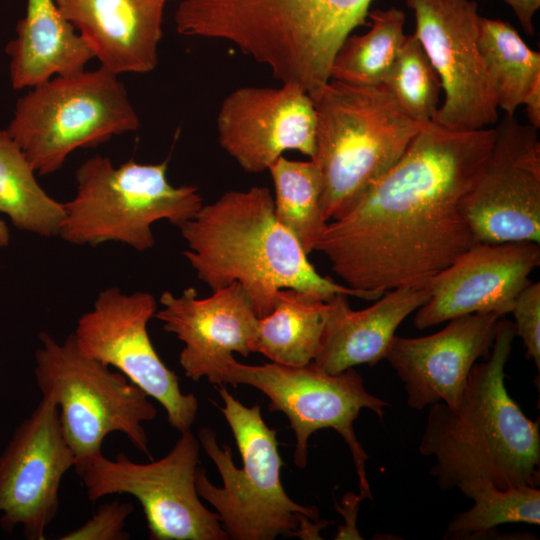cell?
<instances>
[{"instance_id": "3957f363", "label": "cell", "mask_w": 540, "mask_h": 540, "mask_svg": "<svg viewBox=\"0 0 540 540\" xmlns=\"http://www.w3.org/2000/svg\"><path fill=\"white\" fill-rule=\"evenodd\" d=\"M178 228L188 247L183 255L197 278L212 290L237 282L258 318L273 310L278 291L286 288L325 301L338 293L365 300L380 297L320 275L276 219L267 187L227 191Z\"/></svg>"}, {"instance_id": "ffe728a7", "label": "cell", "mask_w": 540, "mask_h": 540, "mask_svg": "<svg viewBox=\"0 0 540 540\" xmlns=\"http://www.w3.org/2000/svg\"><path fill=\"white\" fill-rule=\"evenodd\" d=\"M169 0H55L100 67L114 75L155 69Z\"/></svg>"}, {"instance_id": "277c9868", "label": "cell", "mask_w": 540, "mask_h": 540, "mask_svg": "<svg viewBox=\"0 0 540 540\" xmlns=\"http://www.w3.org/2000/svg\"><path fill=\"white\" fill-rule=\"evenodd\" d=\"M372 0H182L179 34L220 39L267 66L281 83L310 96L331 79L344 40L368 16Z\"/></svg>"}, {"instance_id": "7c38bea8", "label": "cell", "mask_w": 540, "mask_h": 540, "mask_svg": "<svg viewBox=\"0 0 540 540\" xmlns=\"http://www.w3.org/2000/svg\"><path fill=\"white\" fill-rule=\"evenodd\" d=\"M156 311L152 294H124L112 286L98 294L72 335L81 353L115 367L158 401L169 425L181 433L195 422L199 402L193 393L181 391L177 374L164 364L151 342L147 325Z\"/></svg>"}, {"instance_id": "e0dca14e", "label": "cell", "mask_w": 540, "mask_h": 540, "mask_svg": "<svg viewBox=\"0 0 540 540\" xmlns=\"http://www.w3.org/2000/svg\"><path fill=\"white\" fill-rule=\"evenodd\" d=\"M539 264L540 243L476 242L427 281L430 297L415 311L414 326L426 329L474 313L506 316Z\"/></svg>"}, {"instance_id": "e575fe53", "label": "cell", "mask_w": 540, "mask_h": 540, "mask_svg": "<svg viewBox=\"0 0 540 540\" xmlns=\"http://www.w3.org/2000/svg\"><path fill=\"white\" fill-rule=\"evenodd\" d=\"M9 230L5 222L0 218V248L6 247L9 244Z\"/></svg>"}, {"instance_id": "83f0119b", "label": "cell", "mask_w": 540, "mask_h": 540, "mask_svg": "<svg viewBox=\"0 0 540 540\" xmlns=\"http://www.w3.org/2000/svg\"><path fill=\"white\" fill-rule=\"evenodd\" d=\"M457 489L474 504L453 516L447 526L448 538L474 539L505 523L540 524L538 487L501 489L488 480L473 479L461 483Z\"/></svg>"}, {"instance_id": "7a4b0ae2", "label": "cell", "mask_w": 540, "mask_h": 540, "mask_svg": "<svg viewBox=\"0 0 540 540\" xmlns=\"http://www.w3.org/2000/svg\"><path fill=\"white\" fill-rule=\"evenodd\" d=\"M515 337L514 324L502 317L489 356L472 367L458 403L429 406L418 451L434 459L430 474L443 491L473 479L501 489L539 486V419H529L505 385Z\"/></svg>"}, {"instance_id": "836d02e7", "label": "cell", "mask_w": 540, "mask_h": 540, "mask_svg": "<svg viewBox=\"0 0 540 540\" xmlns=\"http://www.w3.org/2000/svg\"><path fill=\"white\" fill-rule=\"evenodd\" d=\"M529 125L540 127V79L536 80L523 99Z\"/></svg>"}, {"instance_id": "30bf717a", "label": "cell", "mask_w": 540, "mask_h": 540, "mask_svg": "<svg viewBox=\"0 0 540 540\" xmlns=\"http://www.w3.org/2000/svg\"><path fill=\"white\" fill-rule=\"evenodd\" d=\"M212 383L250 385L265 394L270 401L269 411H281L289 419L296 438L294 463L300 468L307 465L309 437L323 428L334 429L351 453L360 497L372 500L366 476L368 455L356 437L354 421L365 408L382 419L384 409L390 404L370 394L354 368L330 374L313 361L303 366L274 362L248 365L231 357Z\"/></svg>"}, {"instance_id": "4316f807", "label": "cell", "mask_w": 540, "mask_h": 540, "mask_svg": "<svg viewBox=\"0 0 540 540\" xmlns=\"http://www.w3.org/2000/svg\"><path fill=\"white\" fill-rule=\"evenodd\" d=\"M268 171L274 185V212L309 255L323 234L327 221L321 209L322 181L316 164L280 156Z\"/></svg>"}, {"instance_id": "52a82bcc", "label": "cell", "mask_w": 540, "mask_h": 540, "mask_svg": "<svg viewBox=\"0 0 540 540\" xmlns=\"http://www.w3.org/2000/svg\"><path fill=\"white\" fill-rule=\"evenodd\" d=\"M75 182L74 197L63 203L58 233L74 245L114 241L143 252L155 244V222L165 219L179 227L203 205L197 187L170 184L167 161L142 164L130 159L115 166L110 158L95 155L78 167Z\"/></svg>"}, {"instance_id": "5bb4252c", "label": "cell", "mask_w": 540, "mask_h": 540, "mask_svg": "<svg viewBox=\"0 0 540 540\" xmlns=\"http://www.w3.org/2000/svg\"><path fill=\"white\" fill-rule=\"evenodd\" d=\"M480 177L464 202L476 242L540 243L538 129L505 115Z\"/></svg>"}, {"instance_id": "d4e9b609", "label": "cell", "mask_w": 540, "mask_h": 540, "mask_svg": "<svg viewBox=\"0 0 540 540\" xmlns=\"http://www.w3.org/2000/svg\"><path fill=\"white\" fill-rule=\"evenodd\" d=\"M479 47L498 109L514 115L536 80L540 53L508 22L481 17Z\"/></svg>"}, {"instance_id": "9a60e30c", "label": "cell", "mask_w": 540, "mask_h": 540, "mask_svg": "<svg viewBox=\"0 0 540 540\" xmlns=\"http://www.w3.org/2000/svg\"><path fill=\"white\" fill-rule=\"evenodd\" d=\"M75 465L57 405L42 396L0 454V526H17L28 540H44L59 510L64 475Z\"/></svg>"}, {"instance_id": "ac0fdd59", "label": "cell", "mask_w": 540, "mask_h": 540, "mask_svg": "<svg viewBox=\"0 0 540 540\" xmlns=\"http://www.w3.org/2000/svg\"><path fill=\"white\" fill-rule=\"evenodd\" d=\"M504 316L468 314L449 320L442 330L428 336L395 335L384 359L403 382L409 407L423 410L437 402L455 406L472 367L489 356Z\"/></svg>"}, {"instance_id": "d6a6232c", "label": "cell", "mask_w": 540, "mask_h": 540, "mask_svg": "<svg viewBox=\"0 0 540 540\" xmlns=\"http://www.w3.org/2000/svg\"><path fill=\"white\" fill-rule=\"evenodd\" d=\"M361 500L363 499L360 497V495H355L354 493H348L343 498L345 508H339V510L346 519V525L343 528H340L336 536L337 539H361L357 529L355 528V518Z\"/></svg>"}, {"instance_id": "f1b7e54d", "label": "cell", "mask_w": 540, "mask_h": 540, "mask_svg": "<svg viewBox=\"0 0 540 540\" xmlns=\"http://www.w3.org/2000/svg\"><path fill=\"white\" fill-rule=\"evenodd\" d=\"M382 84L413 120L421 125L434 120L442 85L414 34L407 35Z\"/></svg>"}, {"instance_id": "7402d4cb", "label": "cell", "mask_w": 540, "mask_h": 540, "mask_svg": "<svg viewBox=\"0 0 540 540\" xmlns=\"http://www.w3.org/2000/svg\"><path fill=\"white\" fill-rule=\"evenodd\" d=\"M6 52L14 89L32 88L53 77L80 72L94 58L55 0H27L25 16Z\"/></svg>"}, {"instance_id": "ba28073f", "label": "cell", "mask_w": 540, "mask_h": 540, "mask_svg": "<svg viewBox=\"0 0 540 540\" xmlns=\"http://www.w3.org/2000/svg\"><path fill=\"white\" fill-rule=\"evenodd\" d=\"M39 339L35 380L42 396L57 405L76 473L102 453L105 437L114 432L150 457L143 423L153 420L157 410L149 396L121 372L81 353L72 334L62 343L46 332Z\"/></svg>"}, {"instance_id": "2e32d148", "label": "cell", "mask_w": 540, "mask_h": 540, "mask_svg": "<svg viewBox=\"0 0 540 540\" xmlns=\"http://www.w3.org/2000/svg\"><path fill=\"white\" fill-rule=\"evenodd\" d=\"M315 128L311 98L291 83L238 88L223 100L217 117L221 147L253 174L268 170L285 151L312 158Z\"/></svg>"}, {"instance_id": "4dcf8cb0", "label": "cell", "mask_w": 540, "mask_h": 540, "mask_svg": "<svg viewBox=\"0 0 540 540\" xmlns=\"http://www.w3.org/2000/svg\"><path fill=\"white\" fill-rule=\"evenodd\" d=\"M516 336L521 337L526 358L540 369V283L530 282L517 296L511 312Z\"/></svg>"}, {"instance_id": "6da1fadb", "label": "cell", "mask_w": 540, "mask_h": 540, "mask_svg": "<svg viewBox=\"0 0 540 540\" xmlns=\"http://www.w3.org/2000/svg\"><path fill=\"white\" fill-rule=\"evenodd\" d=\"M494 138V128L422 125L395 165L327 223L314 251L359 291L426 283L476 243L464 202Z\"/></svg>"}, {"instance_id": "484cf974", "label": "cell", "mask_w": 540, "mask_h": 540, "mask_svg": "<svg viewBox=\"0 0 540 540\" xmlns=\"http://www.w3.org/2000/svg\"><path fill=\"white\" fill-rule=\"evenodd\" d=\"M370 29L349 35L338 49L331 66V79L374 86L383 83L407 35L405 14L396 7L368 13Z\"/></svg>"}, {"instance_id": "5b68a950", "label": "cell", "mask_w": 540, "mask_h": 540, "mask_svg": "<svg viewBox=\"0 0 540 540\" xmlns=\"http://www.w3.org/2000/svg\"><path fill=\"white\" fill-rule=\"evenodd\" d=\"M218 392L224 402L218 408L232 430L243 465L237 468L232 449L220 446L212 429L201 428L198 440L223 485L212 484L198 467L195 485L199 497L215 508L229 539L273 540L281 535L319 539V531L330 523L320 520L316 507L300 505L285 492L277 432L265 423L260 406L243 405L223 384Z\"/></svg>"}, {"instance_id": "8fae6325", "label": "cell", "mask_w": 540, "mask_h": 540, "mask_svg": "<svg viewBox=\"0 0 540 540\" xmlns=\"http://www.w3.org/2000/svg\"><path fill=\"white\" fill-rule=\"evenodd\" d=\"M200 442L191 430L157 461L139 464L126 454L90 459L78 472L90 501L129 494L143 508L151 540H227L217 513L199 499L195 476Z\"/></svg>"}, {"instance_id": "f546056e", "label": "cell", "mask_w": 540, "mask_h": 540, "mask_svg": "<svg viewBox=\"0 0 540 540\" xmlns=\"http://www.w3.org/2000/svg\"><path fill=\"white\" fill-rule=\"evenodd\" d=\"M129 502L115 499L99 506L94 515L82 526L66 533L61 540H126L130 534L125 530L126 520L133 512Z\"/></svg>"}, {"instance_id": "1f68e13d", "label": "cell", "mask_w": 540, "mask_h": 540, "mask_svg": "<svg viewBox=\"0 0 540 540\" xmlns=\"http://www.w3.org/2000/svg\"><path fill=\"white\" fill-rule=\"evenodd\" d=\"M514 12L524 32L534 34V16L540 8V0H503Z\"/></svg>"}, {"instance_id": "d6986e66", "label": "cell", "mask_w": 540, "mask_h": 540, "mask_svg": "<svg viewBox=\"0 0 540 540\" xmlns=\"http://www.w3.org/2000/svg\"><path fill=\"white\" fill-rule=\"evenodd\" d=\"M154 317L184 347L179 362L185 376L213 382L218 370L237 352L248 356L257 333L258 317L245 290L237 282L199 297L193 287L179 296L164 291Z\"/></svg>"}, {"instance_id": "4fadbf2b", "label": "cell", "mask_w": 540, "mask_h": 540, "mask_svg": "<svg viewBox=\"0 0 540 540\" xmlns=\"http://www.w3.org/2000/svg\"><path fill=\"white\" fill-rule=\"evenodd\" d=\"M414 35L435 68L444 101L433 122L452 130L497 123L498 107L479 47L481 17L475 0H405Z\"/></svg>"}, {"instance_id": "9c48e42d", "label": "cell", "mask_w": 540, "mask_h": 540, "mask_svg": "<svg viewBox=\"0 0 540 540\" xmlns=\"http://www.w3.org/2000/svg\"><path fill=\"white\" fill-rule=\"evenodd\" d=\"M140 126L117 75L98 69L56 76L22 96L6 129L36 173L58 171L75 150Z\"/></svg>"}, {"instance_id": "8992f818", "label": "cell", "mask_w": 540, "mask_h": 540, "mask_svg": "<svg viewBox=\"0 0 540 540\" xmlns=\"http://www.w3.org/2000/svg\"><path fill=\"white\" fill-rule=\"evenodd\" d=\"M315 149L322 181L321 209L329 222L345 215L402 157L422 127L383 84L330 79L311 98Z\"/></svg>"}, {"instance_id": "603a6c76", "label": "cell", "mask_w": 540, "mask_h": 540, "mask_svg": "<svg viewBox=\"0 0 540 540\" xmlns=\"http://www.w3.org/2000/svg\"><path fill=\"white\" fill-rule=\"evenodd\" d=\"M326 311V301L316 295L279 290L273 310L258 319L252 352L287 366L312 362L321 349Z\"/></svg>"}, {"instance_id": "cb8c5ba5", "label": "cell", "mask_w": 540, "mask_h": 540, "mask_svg": "<svg viewBox=\"0 0 540 540\" xmlns=\"http://www.w3.org/2000/svg\"><path fill=\"white\" fill-rule=\"evenodd\" d=\"M35 173L8 131L0 130V212L18 230L46 238L57 236L64 205L46 193Z\"/></svg>"}, {"instance_id": "44dd1931", "label": "cell", "mask_w": 540, "mask_h": 540, "mask_svg": "<svg viewBox=\"0 0 540 540\" xmlns=\"http://www.w3.org/2000/svg\"><path fill=\"white\" fill-rule=\"evenodd\" d=\"M429 297L427 282L386 291L361 310L350 307L348 295H333L326 300L321 349L313 362L330 374L361 364L374 366L385 358L400 324Z\"/></svg>"}]
</instances>
